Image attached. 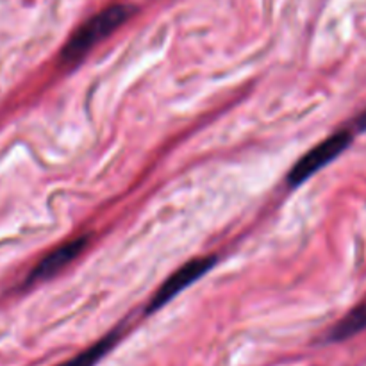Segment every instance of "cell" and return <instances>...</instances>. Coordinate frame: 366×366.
<instances>
[{
    "label": "cell",
    "mask_w": 366,
    "mask_h": 366,
    "mask_svg": "<svg viewBox=\"0 0 366 366\" xmlns=\"http://www.w3.org/2000/svg\"><path fill=\"white\" fill-rule=\"evenodd\" d=\"M366 329V302L354 307L329 332V342H345Z\"/></svg>",
    "instance_id": "obj_5"
},
{
    "label": "cell",
    "mask_w": 366,
    "mask_h": 366,
    "mask_svg": "<svg viewBox=\"0 0 366 366\" xmlns=\"http://www.w3.org/2000/svg\"><path fill=\"white\" fill-rule=\"evenodd\" d=\"M354 138V132L349 131V129H343V131L335 132L329 138L322 139L318 145H315L313 149L307 150L299 161L292 167L288 177V184L292 188H297V186L302 184L304 181H307L310 177H313L315 174L322 170L325 164L332 163L338 156H342L347 149L350 147Z\"/></svg>",
    "instance_id": "obj_2"
},
{
    "label": "cell",
    "mask_w": 366,
    "mask_h": 366,
    "mask_svg": "<svg viewBox=\"0 0 366 366\" xmlns=\"http://www.w3.org/2000/svg\"><path fill=\"white\" fill-rule=\"evenodd\" d=\"M134 13L136 9L129 4H114L97 13L70 36L66 45L61 50V61L64 64L79 63L97 43L104 41L107 36L113 34Z\"/></svg>",
    "instance_id": "obj_1"
},
{
    "label": "cell",
    "mask_w": 366,
    "mask_h": 366,
    "mask_svg": "<svg viewBox=\"0 0 366 366\" xmlns=\"http://www.w3.org/2000/svg\"><path fill=\"white\" fill-rule=\"evenodd\" d=\"M88 236H79V238L70 239V242H64L63 245H59L57 249H54L52 252L46 254L34 268H32L31 275L27 279V285H34V282L46 281V279H52L54 275L59 274L63 268H66L68 264L74 263L84 249L88 247Z\"/></svg>",
    "instance_id": "obj_4"
},
{
    "label": "cell",
    "mask_w": 366,
    "mask_h": 366,
    "mask_svg": "<svg viewBox=\"0 0 366 366\" xmlns=\"http://www.w3.org/2000/svg\"><path fill=\"white\" fill-rule=\"evenodd\" d=\"M120 336H122V329L109 332V335L100 338L97 343H93L92 347H88V349L82 350L81 354H77V356L71 357V360L64 361V363L59 366H95L107 352H109L111 349H113L114 345H117Z\"/></svg>",
    "instance_id": "obj_6"
},
{
    "label": "cell",
    "mask_w": 366,
    "mask_h": 366,
    "mask_svg": "<svg viewBox=\"0 0 366 366\" xmlns=\"http://www.w3.org/2000/svg\"><path fill=\"white\" fill-rule=\"evenodd\" d=\"M354 127H356V131H357V132L366 131V111H365L363 114H361L360 118H357L356 124H354Z\"/></svg>",
    "instance_id": "obj_7"
},
{
    "label": "cell",
    "mask_w": 366,
    "mask_h": 366,
    "mask_svg": "<svg viewBox=\"0 0 366 366\" xmlns=\"http://www.w3.org/2000/svg\"><path fill=\"white\" fill-rule=\"evenodd\" d=\"M214 264H217V256H202L195 257V259H189L188 263L179 267L177 270L159 286V290L154 293L152 300H150L149 307H147V313H154V311L161 310L164 304L174 300L175 295H179V293L184 292L186 288H189L193 282L199 281L200 277H204Z\"/></svg>",
    "instance_id": "obj_3"
}]
</instances>
